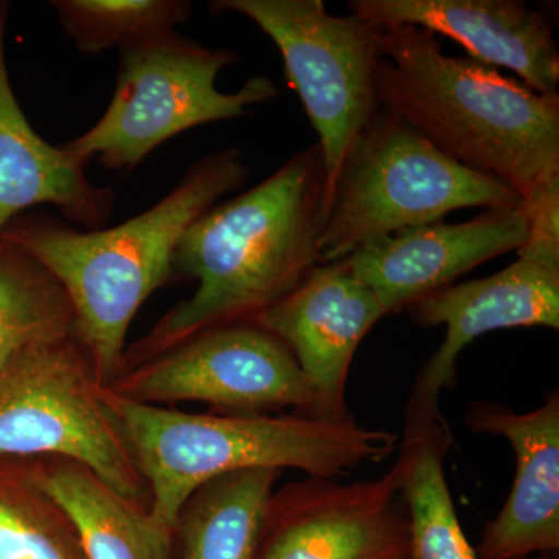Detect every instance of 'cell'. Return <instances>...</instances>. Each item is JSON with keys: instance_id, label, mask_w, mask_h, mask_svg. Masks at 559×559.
Masks as SVG:
<instances>
[{"instance_id": "1", "label": "cell", "mask_w": 559, "mask_h": 559, "mask_svg": "<svg viewBox=\"0 0 559 559\" xmlns=\"http://www.w3.org/2000/svg\"><path fill=\"white\" fill-rule=\"evenodd\" d=\"M323 194L325 168L314 143L259 186L202 213L173 261L175 274L197 282L193 296L128 345L121 371L204 331L252 322L293 293L320 264Z\"/></svg>"}, {"instance_id": "2", "label": "cell", "mask_w": 559, "mask_h": 559, "mask_svg": "<svg viewBox=\"0 0 559 559\" xmlns=\"http://www.w3.org/2000/svg\"><path fill=\"white\" fill-rule=\"evenodd\" d=\"M240 148L201 157L156 205L112 229L84 230L24 213L0 234L57 278L73 310V336L106 385L123 369L127 336L146 299L175 274L182 235L224 194L245 186Z\"/></svg>"}, {"instance_id": "3", "label": "cell", "mask_w": 559, "mask_h": 559, "mask_svg": "<svg viewBox=\"0 0 559 559\" xmlns=\"http://www.w3.org/2000/svg\"><path fill=\"white\" fill-rule=\"evenodd\" d=\"M377 86L382 106L524 205L559 183V95L447 55L436 35L411 25L382 27Z\"/></svg>"}, {"instance_id": "4", "label": "cell", "mask_w": 559, "mask_h": 559, "mask_svg": "<svg viewBox=\"0 0 559 559\" xmlns=\"http://www.w3.org/2000/svg\"><path fill=\"white\" fill-rule=\"evenodd\" d=\"M108 401L148 487L150 513L171 533L187 499L224 474L297 469L334 479L396 450L395 433L360 426L349 415L189 414L138 403L109 388Z\"/></svg>"}, {"instance_id": "5", "label": "cell", "mask_w": 559, "mask_h": 559, "mask_svg": "<svg viewBox=\"0 0 559 559\" xmlns=\"http://www.w3.org/2000/svg\"><path fill=\"white\" fill-rule=\"evenodd\" d=\"M522 204L507 183L463 167L382 106L342 165L319 237L320 264L462 209Z\"/></svg>"}, {"instance_id": "6", "label": "cell", "mask_w": 559, "mask_h": 559, "mask_svg": "<svg viewBox=\"0 0 559 559\" xmlns=\"http://www.w3.org/2000/svg\"><path fill=\"white\" fill-rule=\"evenodd\" d=\"M238 55L210 49L178 32L120 50L112 100L100 120L62 143L81 160L97 159L110 171H131L157 146L213 121L241 119L252 106L278 95L267 76H253L240 91H218L216 80Z\"/></svg>"}, {"instance_id": "7", "label": "cell", "mask_w": 559, "mask_h": 559, "mask_svg": "<svg viewBox=\"0 0 559 559\" xmlns=\"http://www.w3.org/2000/svg\"><path fill=\"white\" fill-rule=\"evenodd\" d=\"M60 457L150 506L108 385L75 336L35 345L0 369V462Z\"/></svg>"}, {"instance_id": "8", "label": "cell", "mask_w": 559, "mask_h": 559, "mask_svg": "<svg viewBox=\"0 0 559 559\" xmlns=\"http://www.w3.org/2000/svg\"><path fill=\"white\" fill-rule=\"evenodd\" d=\"M209 9L248 17L277 46L286 79L319 135L325 210L349 150L382 108L381 25L331 14L322 0H213Z\"/></svg>"}, {"instance_id": "9", "label": "cell", "mask_w": 559, "mask_h": 559, "mask_svg": "<svg viewBox=\"0 0 559 559\" xmlns=\"http://www.w3.org/2000/svg\"><path fill=\"white\" fill-rule=\"evenodd\" d=\"M108 388L153 406L201 401L237 415L296 407L319 417L314 392L293 353L255 322L197 334L121 371Z\"/></svg>"}, {"instance_id": "10", "label": "cell", "mask_w": 559, "mask_h": 559, "mask_svg": "<svg viewBox=\"0 0 559 559\" xmlns=\"http://www.w3.org/2000/svg\"><path fill=\"white\" fill-rule=\"evenodd\" d=\"M400 466L378 479L308 477L274 492L255 559H407Z\"/></svg>"}, {"instance_id": "11", "label": "cell", "mask_w": 559, "mask_h": 559, "mask_svg": "<svg viewBox=\"0 0 559 559\" xmlns=\"http://www.w3.org/2000/svg\"><path fill=\"white\" fill-rule=\"evenodd\" d=\"M421 326L444 325L447 336L421 371L406 418L440 414V396L457 381V360L471 342L492 331L559 329V266L518 257L491 277L454 283L407 310Z\"/></svg>"}, {"instance_id": "12", "label": "cell", "mask_w": 559, "mask_h": 559, "mask_svg": "<svg viewBox=\"0 0 559 559\" xmlns=\"http://www.w3.org/2000/svg\"><path fill=\"white\" fill-rule=\"evenodd\" d=\"M524 202L487 209L466 223L412 227L349 253L344 263L381 301L388 314L454 285L474 267L520 250L527 240Z\"/></svg>"}, {"instance_id": "13", "label": "cell", "mask_w": 559, "mask_h": 559, "mask_svg": "<svg viewBox=\"0 0 559 559\" xmlns=\"http://www.w3.org/2000/svg\"><path fill=\"white\" fill-rule=\"evenodd\" d=\"M388 314L344 260L319 264L293 293L252 322L288 347L314 392L319 417L345 409L349 367L360 342Z\"/></svg>"}, {"instance_id": "14", "label": "cell", "mask_w": 559, "mask_h": 559, "mask_svg": "<svg viewBox=\"0 0 559 559\" xmlns=\"http://www.w3.org/2000/svg\"><path fill=\"white\" fill-rule=\"evenodd\" d=\"M381 27L411 25L460 44L471 60L513 70L540 95H558L559 49L547 11L521 0H352Z\"/></svg>"}, {"instance_id": "15", "label": "cell", "mask_w": 559, "mask_h": 559, "mask_svg": "<svg viewBox=\"0 0 559 559\" xmlns=\"http://www.w3.org/2000/svg\"><path fill=\"white\" fill-rule=\"evenodd\" d=\"M473 432L503 437L516 474L502 510L480 536L479 559H525L559 549V393L516 414L502 404L477 403L465 415Z\"/></svg>"}, {"instance_id": "16", "label": "cell", "mask_w": 559, "mask_h": 559, "mask_svg": "<svg viewBox=\"0 0 559 559\" xmlns=\"http://www.w3.org/2000/svg\"><path fill=\"white\" fill-rule=\"evenodd\" d=\"M9 20L10 2L0 0V234L38 205H53L81 229H103L116 193L94 186L86 162L40 138L25 117L7 64Z\"/></svg>"}, {"instance_id": "17", "label": "cell", "mask_w": 559, "mask_h": 559, "mask_svg": "<svg viewBox=\"0 0 559 559\" xmlns=\"http://www.w3.org/2000/svg\"><path fill=\"white\" fill-rule=\"evenodd\" d=\"M68 518L86 559H175V535L146 503L128 498L69 459L14 460Z\"/></svg>"}, {"instance_id": "18", "label": "cell", "mask_w": 559, "mask_h": 559, "mask_svg": "<svg viewBox=\"0 0 559 559\" xmlns=\"http://www.w3.org/2000/svg\"><path fill=\"white\" fill-rule=\"evenodd\" d=\"M452 444L443 415L406 418L400 466L401 499L409 518V558L479 559L471 547L448 487L444 459Z\"/></svg>"}, {"instance_id": "19", "label": "cell", "mask_w": 559, "mask_h": 559, "mask_svg": "<svg viewBox=\"0 0 559 559\" xmlns=\"http://www.w3.org/2000/svg\"><path fill=\"white\" fill-rule=\"evenodd\" d=\"M280 471L224 474L187 499L175 525V559H255Z\"/></svg>"}, {"instance_id": "20", "label": "cell", "mask_w": 559, "mask_h": 559, "mask_svg": "<svg viewBox=\"0 0 559 559\" xmlns=\"http://www.w3.org/2000/svg\"><path fill=\"white\" fill-rule=\"evenodd\" d=\"M70 336L66 290L31 253L0 238V369L24 349Z\"/></svg>"}, {"instance_id": "21", "label": "cell", "mask_w": 559, "mask_h": 559, "mask_svg": "<svg viewBox=\"0 0 559 559\" xmlns=\"http://www.w3.org/2000/svg\"><path fill=\"white\" fill-rule=\"evenodd\" d=\"M62 32L84 55H98L119 47L176 32L191 17L189 0H53Z\"/></svg>"}, {"instance_id": "22", "label": "cell", "mask_w": 559, "mask_h": 559, "mask_svg": "<svg viewBox=\"0 0 559 559\" xmlns=\"http://www.w3.org/2000/svg\"><path fill=\"white\" fill-rule=\"evenodd\" d=\"M0 559H86L60 507L0 462Z\"/></svg>"}, {"instance_id": "23", "label": "cell", "mask_w": 559, "mask_h": 559, "mask_svg": "<svg viewBox=\"0 0 559 559\" xmlns=\"http://www.w3.org/2000/svg\"><path fill=\"white\" fill-rule=\"evenodd\" d=\"M528 213L527 240L518 257L559 266V183L525 205Z\"/></svg>"}]
</instances>
